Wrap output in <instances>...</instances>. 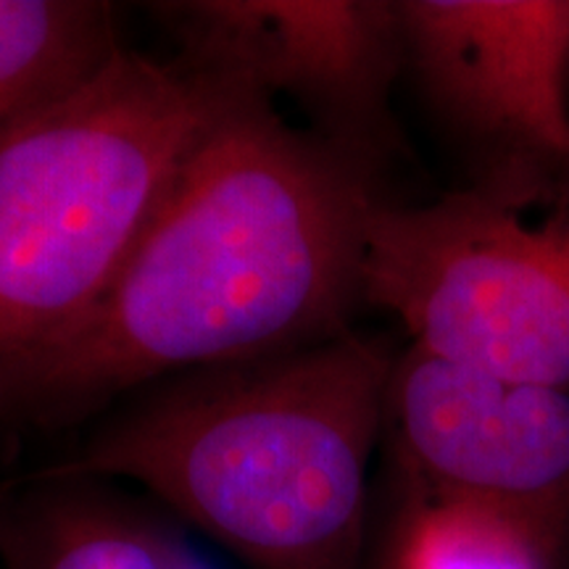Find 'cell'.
I'll return each instance as SVG.
<instances>
[{
	"mask_svg": "<svg viewBox=\"0 0 569 569\" xmlns=\"http://www.w3.org/2000/svg\"><path fill=\"white\" fill-rule=\"evenodd\" d=\"M232 80L117 48L0 127V377L117 280Z\"/></svg>",
	"mask_w": 569,
	"mask_h": 569,
	"instance_id": "cell-3",
	"label": "cell"
},
{
	"mask_svg": "<svg viewBox=\"0 0 569 569\" xmlns=\"http://www.w3.org/2000/svg\"><path fill=\"white\" fill-rule=\"evenodd\" d=\"M561 538L501 503L425 490L403 522L393 569H553Z\"/></svg>",
	"mask_w": 569,
	"mask_h": 569,
	"instance_id": "cell-10",
	"label": "cell"
},
{
	"mask_svg": "<svg viewBox=\"0 0 569 569\" xmlns=\"http://www.w3.org/2000/svg\"><path fill=\"white\" fill-rule=\"evenodd\" d=\"M396 359L348 330L172 377L34 475L134 482L251 569H353Z\"/></svg>",
	"mask_w": 569,
	"mask_h": 569,
	"instance_id": "cell-2",
	"label": "cell"
},
{
	"mask_svg": "<svg viewBox=\"0 0 569 569\" xmlns=\"http://www.w3.org/2000/svg\"><path fill=\"white\" fill-rule=\"evenodd\" d=\"M0 569H217L172 528L90 480L0 488Z\"/></svg>",
	"mask_w": 569,
	"mask_h": 569,
	"instance_id": "cell-8",
	"label": "cell"
},
{
	"mask_svg": "<svg viewBox=\"0 0 569 569\" xmlns=\"http://www.w3.org/2000/svg\"><path fill=\"white\" fill-rule=\"evenodd\" d=\"M407 71L478 153L472 184L569 190V3L401 0Z\"/></svg>",
	"mask_w": 569,
	"mask_h": 569,
	"instance_id": "cell-5",
	"label": "cell"
},
{
	"mask_svg": "<svg viewBox=\"0 0 569 569\" xmlns=\"http://www.w3.org/2000/svg\"><path fill=\"white\" fill-rule=\"evenodd\" d=\"M117 48L111 6L0 0V127L84 80Z\"/></svg>",
	"mask_w": 569,
	"mask_h": 569,
	"instance_id": "cell-9",
	"label": "cell"
},
{
	"mask_svg": "<svg viewBox=\"0 0 569 569\" xmlns=\"http://www.w3.org/2000/svg\"><path fill=\"white\" fill-rule=\"evenodd\" d=\"M375 174L372 159L296 130L232 80L109 290L0 377V422L71 425L172 377L343 336L386 201Z\"/></svg>",
	"mask_w": 569,
	"mask_h": 569,
	"instance_id": "cell-1",
	"label": "cell"
},
{
	"mask_svg": "<svg viewBox=\"0 0 569 569\" xmlns=\"http://www.w3.org/2000/svg\"><path fill=\"white\" fill-rule=\"evenodd\" d=\"M156 13L182 61L261 96L293 98L317 134L375 163L393 148L390 92L407 71L398 3L386 0H184Z\"/></svg>",
	"mask_w": 569,
	"mask_h": 569,
	"instance_id": "cell-6",
	"label": "cell"
},
{
	"mask_svg": "<svg viewBox=\"0 0 569 569\" xmlns=\"http://www.w3.org/2000/svg\"><path fill=\"white\" fill-rule=\"evenodd\" d=\"M388 422L425 490L501 503L565 536L569 388L409 346L390 377Z\"/></svg>",
	"mask_w": 569,
	"mask_h": 569,
	"instance_id": "cell-7",
	"label": "cell"
},
{
	"mask_svg": "<svg viewBox=\"0 0 569 569\" xmlns=\"http://www.w3.org/2000/svg\"><path fill=\"white\" fill-rule=\"evenodd\" d=\"M365 306L453 365L569 388V190L469 184L430 203L382 201L367 230Z\"/></svg>",
	"mask_w": 569,
	"mask_h": 569,
	"instance_id": "cell-4",
	"label": "cell"
}]
</instances>
